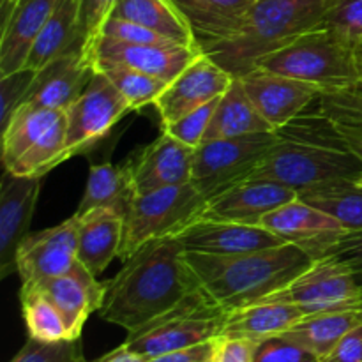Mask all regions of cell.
<instances>
[{
    "instance_id": "cell-47",
    "label": "cell",
    "mask_w": 362,
    "mask_h": 362,
    "mask_svg": "<svg viewBox=\"0 0 362 362\" xmlns=\"http://www.w3.org/2000/svg\"><path fill=\"white\" fill-rule=\"evenodd\" d=\"M354 60H356L357 76H359V83H362V41L354 48Z\"/></svg>"
},
{
    "instance_id": "cell-18",
    "label": "cell",
    "mask_w": 362,
    "mask_h": 362,
    "mask_svg": "<svg viewBox=\"0 0 362 362\" xmlns=\"http://www.w3.org/2000/svg\"><path fill=\"white\" fill-rule=\"evenodd\" d=\"M194 152L197 148L163 131L161 136L141 148L136 158L127 163L136 194L191 182Z\"/></svg>"
},
{
    "instance_id": "cell-1",
    "label": "cell",
    "mask_w": 362,
    "mask_h": 362,
    "mask_svg": "<svg viewBox=\"0 0 362 362\" xmlns=\"http://www.w3.org/2000/svg\"><path fill=\"white\" fill-rule=\"evenodd\" d=\"M106 285L103 320L129 332L172 310L186 296L200 288L187 262V251L177 235L163 237L141 246Z\"/></svg>"
},
{
    "instance_id": "cell-17",
    "label": "cell",
    "mask_w": 362,
    "mask_h": 362,
    "mask_svg": "<svg viewBox=\"0 0 362 362\" xmlns=\"http://www.w3.org/2000/svg\"><path fill=\"white\" fill-rule=\"evenodd\" d=\"M299 194L269 180H243L209 198L200 219L258 226L264 218Z\"/></svg>"
},
{
    "instance_id": "cell-40",
    "label": "cell",
    "mask_w": 362,
    "mask_h": 362,
    "mask_svg": "<svg viewBox=\"0 0 362 362\" xmlns=\"http://www.w3.org/2000/svg\"><path fill=\"white\" fill-rule=\"evenodd\" d=\"M101 37L115 39V41L131 42V45H179L172 39L144 27V25L133 23V21L122 20V18L112 16L105 23L101 30Z\"/></svg>"
},
{
    "instance_id": "cell-11",
    "label": "cell",
    "mask_w": 362,
    "mask_h": 362,
    "mask_svg": "<svg viewBox=\"0 0 362 362\" xmlns=\"http://www.w3.org/2000/svg\"><path fill=\"white\" fill-rule=\"evenodd\" d=\"M204 53L200 46L186 45H131L99 37L88 52L94 71L108 67H131L165 81H173L193 60Z\"/></svg>"
},
{
    "instance_id": "cell-33",
    "label": "cell",
    "mask_w": 362,
    "mask_h": 362,
    "mask_svg": "<svg viewBox=\"0 0 362 362\" xmlns=\"http://www.w3.org/2000/svg\"><path fill=\"white\" fill-rule=\"evenodd\" d=\"M20 303L28 338L45 343L71 339L62 313L37 283H21Z\"/></svg>"
},
{
    "instance_id": "cell-28",
    "label": "cell",
    "mask_w": 362,
    "mask_h": 362,
    "mask_svg": "<svg viewBox=\"0 0 362 362\" xmlns=\"http://www.w3.org/2000/svg\"><path fill=\"white\" fill-rule=\"evenodd\" d=\"M136 197L129 165L115 166L112 163H95L90 166L87 187L78 205L76 214L94 209H113L126 218L131 202Z\"/></svg>"
},
{
    "instance_id": "cell-9",
    "label": "cell",
    "mask_w": 362,
    "mask_h": 362,
    "mask_svg": "<svg viewBox=\"0 0 362 362\" xmlns=\"http://www.w3.org/2000/svg\"><path fill=\"white\" fill-rule=\"evenodd\" d=\"M131 108L105 73L95 71L83 94L66 110L67 140L64 159L83 156L103 140Z\"/></svg>"
},
{
    "instance_id": "cell-10",
    "label": "cell",
    "mask_w": 362,
    "mask_h": 362,
    "mask_svg": "<svg viewBox=\"0 0 362 362\" xmlns=\"http://www.w3.org/2000/svg\"><path fill=\"white\" fill-rule=\"evenodd\" d=\"M290 299L304 315L362 310V290L352 267L332 257L318 258L288 286Z\"/></svg>"
},
{
    "instance_id": "cell-37",
    "label": "cell",
    "mask_w": 362,
    "mask_h": 362,
    "mask_svg": "<svg viewBox=\"0 0 362 362\" xmlns=\"http://www.w3.org/2000/svg\"><path fill=\"white\" fill-rule=\"evenodd\" d=\"M322 25L356 48L362 41V0H334Z\"/></svg>"
},
{
    "instance_id": "cell-13",
    "label": "cell",
    "mask_w": 362,
    "mask_h": 362,
    "mask_svg": "<svg viewBox=\"0 0 362 362\" xmlns=\"http://www.w3.org/2000/svg\"><path fill=\"white\" fill-rule=\"evenodd\" d=\"M78 264V218L41 232L28 233L16 253L21 283H41L67 274Z\"/></svg>"
},
{
    "instance_id": "cell-7",
    "label": "cell",
    "mask_w": 362,
    "mask_h": 362,
    "mask_svg": "<svg viewBox=\"0 0 362 362\" xmlns=\"http://www.w3.org/2000/svg\"><path fill=\"white\" fill-rule=\"evenodd\" d=\"M205 204L207 197L194 186L193 180L136 194L124 219V240L119 258L126 262L147 243L177 235L180 230L200 219Z\"/></svg>"
},
{
    "instance_id": "cell-5",
    "label": "cell",
    "mask_w": 362,
    "mask_h": 362,
    "mask_svg": "<svg viewBox=\"0 0 362 362\" xmlns=\"http://www.w3.org/2000/svg\"><path fill=\"white\" fill-rule=\"evenodd\" d=\"M255 67L317 85L322 92H338L359 83L354 46L320 25L262 57Z\"/></svg>"
},
{
    "instance_id": "cell-45",
    "label": "cell",
    "mask_w": 362,
    "mask_h": 362,
    "mask_svg": "<svg viewBox=\"0 0 362 362\" xmlns=\"http://www.w3.org/2000/svg\"><path fill=\"white\" fill-rule=\"evenodd\" d=\"M216 341L218 339L200 343V345L194 346H187V349L182 350H175V352L163 354V356L152 357L147 362H209L214 356Z\"/></svg>"
},
{
    "instance_id": "cell-46",
    "label": "cell",
    "mask_w": 362,
    "mask_h": 362,
    "mask_svg": "<svg viewBox=\"0 0 362 362\" xmlns=\"http://www.w3.org/2000/svg\"><path fill=\"white\" fill-rule=\"evenodd\" d=\"M147 361H148L147 357L140 356V354L133 352V350L124 349V346L120 345L119 349L106 354L105 357H101V359H98L95 362H147Z\"/></svg>"
},
{
    "instance_id": "cell-20",
    "label": "cell",
    "mask_w": 362,
    "mask_h": 362,
    "mask_svg": "<svg viewBox=\"0 0 362 362\" xmlns=\"http://www.w3.org/2000/svg\"><path fill=\"white\" fill-rule=\"evenodd\" d=\"M177 237L187 253L202 255H240L286 244L281 237L262 225L251 226L211 219H197L180 230Z\"/></svg>"
},
{
    "instance_id": "cell-32",
    "label": "cell",
    "mask_w": 362,
    "mask_h": 362,
    "mask_svg": "<svg viewBox=\"0 0 362 362\" xmlns=\"http://www.w3.org/2000/svg\"><path fill=\"white\" fill-rule=\"evenodd\" d=\"M299 198L338 219L346 232L362 230V184L334 180L299 193Z\"/></svg>"
},
{
    "instance_id": "cell-16",
    "label": "cell",
    "mask_w": 362,
    "mask_h": 362,
    "mask_svg": "<svg viewBox=\"0 0 362 362\" xmlns=\"http://www.w3.org/2000/svg\"><path fill=\"white\" fill-rule=\"evenodd\" d=\"M42 177H20L6 170L0 184V279L14 274L16 253L30 233Z\"/></svg>"
},
{
    "instance_id": "cell-50",
    "label": "cell",
    "mask_w": 362,
    "mask_h": 362,
    "mask_svg": "<svg viewBox=\"0 0 362 362\" xmlns=\"http://www.w3.org/2000/svg\"><path fill=\"white\" fill-rule=\"evenodd\" d=\"M356 88H357V90H359L361 94H362V83H357V85H356Z\"/></svg>"
},
{
    "instance_id": "cell-8",
    "label": "cell",
    "mask_w": 362,
    "mask_h": 362,
    "mask_svg": "<svg viewBox=\"0 0 362 362\" xmlns=\"http://www.w3.org/2000/svg\"><path fill=\"white\" fill-rule=\"evenodd\" d=\"M278 134H244L205 141L194 152L193 182L209 198L240 182L274 147Z\"/></svg>"
},
{
    "instance_id": "cell-42",
    "label": "cell",
    "mask_w": 362,
    "mask_h": 362,
    "mask_svg": "<svg viewBox=\"0 0 362 362\" xmlns=\"http://www.w3.org/2000/svg\"><path fill=\"white\" fill-rule=\"evenodd\" d=\"M253 339L219 336L216 341L214 362H253Z\"/></svg>"
},
{
    "instance_id": "cell-34",
    "label": "cell",
    "mask_w": 362,
    "mask_h": 362,
    "mask_svg": "<svg viewBox=\"0 0 362 362\" xmlns=\"http://www.w3.org/2000/svg\"><path fill=\"white\" fill-rule=\"evenodd\" d=\"M101 73H105L108 80L115 85L117 90L122 94V98L129 105L131 112L154 105L159 95L168 87V81L152 76V74L141 73V71L131 69V67H108Z\"/></svg>"
},
{
    "instance_id": "cell-23",
    "label": "cell",
    "mask_w": 362,
    "mask_h": 362,
    "mask_svg": "<svg viewBox=\"0 0 362 362\" xmlns=\"http://www.w3.org/2000/svg\"><path fill=\"white\" fill-rule=\"evenodd\" d=\"M304 317V311L290 299L286 288H283L226 315L221 336L257 341L267 336L283 334Z\"/></svg>"
},
{
    "instance_id": "cell-19",
    "label": "cell",
    "mask_w": 362,
    "mask_h": 362,
    "mask_svg": "<svg viewBox=\"0 0 362 362\" xmlns=\"http://www.w3.org/2000/svg\"><path fill=\"white\" fill-rule=\"evenodd\" d=\"M94 73L83 46H74L35 73L34 83L23 103L66 112L83 94Z\"/></svg>"
},
{
    "instance_id": "cell-41",
    "label": "cell",
    "mask_w": 362,
    "mask_h": 362,
    "mask_svg": "<svg viewBox=\"0 0 362 362\" xmlns=\"http://www.w3.org/2000/svg\"><path fill=\"white\" fill-rule=\"evenodd\" d=\"M120 0H83V18H81V39L83 52L92 49L99 37L106 21L113 16Z\"/></svg>"
},
{
    "instance_id": "cell-6",
    "label": "cell",
    "mask_w": 362,
    "mask_h": 362,
    "mask_svg": "<svg viewBox=\"0 0 362 362\" xmlns=\"http://www.w3.org/2000/svg\"><path fill=\"white\" fill-rule=\"evenodd\" d=\"M226 315L228 313L200 286L161 317L129 332L122 346L152 359L212 341L223 334Z\"/></svg>"
},
{
    "instance_id": "cell-12",
    "label": "cell",
    "mask_w": 362,
    "mask_h": 362,
    "mask_svg": "<svg viewBox=\"0 0 362 362\" xmlns=\"http://www.w3.org/2000/svg\"><path fill=\"white\" fill-rule=\"evenodd\" d=\"M239 80L255 108L274 131L306 112L322 94L317 85L283 76L265 67H253Z\"/></svg>"
},
{
    "instance_id": "cell-39",
    "label": "cell",
    "mask_w": 362,
    "mask_h": 362,
    "mask_svg": "<svg viewBox=\"0 0 362 362\" xmlns=\"http://www.w3.org/2000/svg\"><path fill=\"white\" fill-rule=\"evenodd\" d=\"M37 71L23 67L20 71L0 76V126H6L9 122L11 115L20 105H23L28 90Z\"/></svg>"
},
{
    "instance_id": "cell-26",
    "label": "cell",
    "mask_w": 362,
    "mask_h": 362,
    "mask_svg": "<svg viewBox=\"0 0 362 362\" xmlns=\"http://www.w3.org/2000/svg\"><path fill=\"white\" fill-rule=\"evenodd\" d=\"M81 18L83 0H60L42 30L39 32L25 67L39 71L55 57L69 52L74 46H83Z\"/></svg>"
},
{
    "instance_id": "cell-4",
    "label": "cell",
    "mask_w": 362,
    "mask_h": 362,
    "mask_svg": "<svg viewBox=\"0 0 362 362\" xmlns=\"http://www.w3.org/2000/svg\"><path fill=\"white\" fill-rule=\"evenodd\" d=\"M334 0H257L230 37L205 49L239 78L267 53L324 23Z\"/></svg>"
},
{
    "instance_id": "cell-14",
    "label": "cell",
    "mask_w": 362,
    "mask_h": 362,
    "mask_svg": "<svg viewBox=\"0 0 362 362\" xmlns=\"http://www.w3.org/2000/svg\"><path fill=\"white\" fill-rule=\"evenodd\" d=\"M233 80L235 76L232 73H228L204 52L175 80L170 81L165 92L154 103L161 119V127L221 98Z\"/></svg>"
},
{
    "instance_id": "cell-3",
    "label": "cell",
    "mask_w": 362,
    "mask_h": 362,
    "mask_svg": "<svg viewBox=\"0 0 362 362\" xmlns=\"http://www.w3.org/2000/svg\"><path fill=\"white\" fill-rule=\"evenodd\" d=\"M202 288L226 313L286 288L315 262L293 244L240 255L187 253Z\"/></svg>"
},
{
    "instance_id": "cell-21",
    "label": "cell",
    "mask_w": 362,
    "mask_h": 362,
    "mask_svg": "<svg viewBox=\"0 0 362 362\" xmlns=\"http://www.w3.org/2000/svg\"><path fill=\"white\" fill-rule=\"evenodd\" d=\"M60 0H16L2 11L0 76L23 69L39 32Z\"/></svg>"
},
{
    "instance_id": "cell-53",
    "label": "cell",
    "mask_w": 362,
    "mask_h": 362,
    "mask_svg": "<svg viewBox=\"0 0 362 362\" xmlns=\"http://www.w3.org/2000/svg\"><path fill=\"white\" fill-rule=\"evenodd\" d=\"M357 92H359V90H357ZM359 94H361V92H359ZM361 95H362V94H361Z\"/></svg>"
},
{
    "instance_id": "cell-38",
    "label": "cell",
    "mask_w": 362,
    "mask_h": 362,
    "mask_svg": "<svg viewBox=\"0 0 362 362\" xmlns=\"http://www.w3.org/2000/svg\"><path fill=\"white\" fill-rule=\"evenodd\" d=\"M218 103L219 98L207 103V105L200 106V108L193 110V112L186 113V115L180 117L175 122L168 124V126H163V131L172 134L173 138H177V140L182 141V144L189 145V147L193 148H198L204 144L209 124H211L212 115H214L216 108H218Z\"/></svg>"
},
{
    "instance_id": "cell-27",
    "label": "cell",
    "mask_w": 362,
    "mask_h": 362,
    "mask_svg": "<svg viewBox=\"0 0 362 362\" xmlns=\"http://www.w3.org/2000/svg\"><path fill=\"white\" fill-rule=\"evenodd\" d=\"M274 131L267 120L258 113L251 99L247 98L239 78L233 80L228 90L219 98L218 108L209 124L205 141L221 140V138H237L244 134L269 133Z\"/></svg>"
},
{
    "instance_id": "cell-49",
    "label": "cell",
    "mask_w": 362,
    "mask_h": 362,
    "mask_svg": "<svg viewBox=\"0 0 362 362\" xmlns=\"http://www.w3.org/2000/svg\"><path fill=\"white\" fill-rule=\"evenodd\" d=\"M16 0H0V11H6L7 7H11Z\"/></svg>"
},
{
    "instance_id": "cell-36",
    "label": "cell",
    "mask_w": 362,
    "mask_h": 362,
    "mask_svg": "<svg viewBox=\"0 0 362 362\" xmlns=\"http://www.w3.org/2000/svg\"><path fill=\"white\" fill-rule=\"evenodd\" d=\"M253 362H322V359L285 334H276L255 341Z\"/></svg>"
},
{
    "instance_id": "cell-51",
    "label": "cell",
    "mask_w": 362,
    "mask_h": 362,
    "mask_svg": "<svg viewBox=\"0 0 362 362\" xmlns=\"http://www.w3.org/2000/svg\"><path fill=\"white\" fill-rule=\"evenodd\" d=\"M209 362H214V356H212V359H211V361H209Z\"/></svg>"
},
{
    "instance_id": "cell-52",
    "label": "cell",
    "mask_w": 362,
    "mask_h": 362,
    "mask_svg": "<svg viewBox=\"0 0 362 362\" xmlns=\"http://www.w3.org/2000/svg\"><path fill=\"white\" fill-rule=\"evenodd\" d=\"M359 184H362V179H361V180H359Z\"/></svg>"
},
{
    "instance_id": "cell-2",
    "label": "cell",
    "mask_w": 362,
    "mask_h": 362,
    "mask_svg": "<svg viewBox=\"0 0 362 362\" xmlns=\"http://www.w3.org/2000/svg\"><path fill=\"white\" fill-rule=\"evenodd\" d=\"M276 134L274 147L243 180H269L299 194L334 180L362 179V159L320 105L308 108Z\"/></svg>"
},
{
    "instance_id": "cell-48",
    "label": "cell",
    "mask_w": 362,
    "mask_h": 362,
    "mask_svg": "<svg viewBox=\"0 0 362 362\" xmlns=\"http://www.w3.org/2000/svg\"><path fill=\"white\" fill-rule=\"evenodd\" d=\"M350 267H352V271H354V276H356V281H357V285L361 286V290H362V262H359V264H354V265H350Z\"/></svg>"
},
{
    "instance_id": "cell-44",
    "label": "cell",
    "mask_w": 362,
    "mask_h": 362,
    "mask_svg": "<svg viewBox=\"0 0 362 362\" xmlns=\"http://www.w3.org/2000/svg\"><path fill=\"white\" fill-rule=\"evenodd\" d=\"M322 362H362V325L350 331Z\"/></svg>"
},
{
    "instance_id": "cell-24",
    "label": "cell",
    "mask_w": 362,
    "mask_h": 362,
    "mask_svg": "<svg viewBox=\"0 0 362 362\" xmlns=\"http://www.w3.org/2000/svg\"><path fill=\"white\" fill-rule=\"evenodd\" d=\"M78 218V262L94 276L119 257L124 240V216L113 209H94Z\"/></svg>"
},
{
    "instance_id": "cell-29",
    "label": "cell",
    "mask_w": 362,
    "mask_h": 362,
    "mask_svg": "<svg viewBox=\"0 0 362 362\" xmlns=\"http://www.w3.org/2000/svg\"><path fill=\"white\" fill-rule=\"evenodd\" d=\"M113 16L144 25L179 45L200 46L189 21L173 0H120Z\"/></svg>"
},
{
    "instance_id": "cell-35",
    "label": "cell",
    "mask_w": 362,
    "mask_h": 362,
    "mask_svg": "<svg viewBox=\"0 0 362 362\" xmlns=\"http://www.w3.org/2000/svg\"><path fill=\"white\" fill-rule=\"evenodd\" d=\"M11 362H88L81 352L80 339L45 343L28 338Z\"/></svg>"
},
{
    "instance_id": "cell-15",
    "label": "cell",
    "mask_w": 362,
    "mask_h": 362,
    "mask_svg": "<svg viewBox=\"0 0 362 362\" xmlns=\"http://www.w3.org/2000/svg\"><path fill=\"white\" fill-rule=\"evenodd\" d=\"M262 226L281 237L286 244L306 251L315 260L324 258L346 233L338 219L306 204L299 197L265 216Z\"/></svg>"
},
{
    "instance_id": "cell-31",
    "label": "cell",
    "mask_w": 362,
    "mask_h": 362,
    "mask_svg": "<svg viewBox=\"0 0 362 362\" xmlns=\"http://www.w3.org/2000/svg\"><path fill=\"white\" fill-rule=\"evenodd\" d=\"M359 325H362V310L329 311L308 315L283 334L306 346L324 361L336 349V345Z\"/></svg>"
},
{
    "instance_id": "cell-25",
    "label": "cell",
    "mask_w": 362,
    "mask_h": 362,
    "mask_svg": "<svg viewBox=\"0 0 362 362\" xmlns=\"http://www.w3.org/2000/svg\"><path fill=\"white\" fill-rule=\"evenodd\" d=\"M189 21L200 48L225 41L239 28L257 0H173Z\"/></svg>"
},
{
    "instance_id": "cell-30",
    "label": "cell",
    "mask_w": 362,
    "mask_h": 362,
    "mask_svg": "<svg viewBox=\"0 0 362 362\" xmlns=\"http://www.w3.org/2000/svg\"><path fill=\"white\" fill-rule=\"evenodd\" d=\"M62 115L64 110L41 108L30 103L18 106L9 122L2 127L4 170L20 161Z\"/></svg>"
},
{
    "instance_id": "cell-43",
    "label": "cell",
    "mask_w": 362,
    "mask_h": 362,
    "mask_svg": "<svg viewBox=\"0 0 362 362\" xmlns=\"http://www.w3.org/2000/svg\"><path fill=\"white\" fill-rule=\"evenodd\" d=\"M325 257H332L339 262L354 265L362 262V230L357 232H346L331 250L325 253ZM324 257V258H325Z\"/></svg>"
},
{
    "instance_id": "cell-22",
    "label": "cell",
    "mask_w": 362,
    "mask_h": 362,
    "mask_svg": "<svg viewBox=\"0 0 362 362\" xmlns=\"http://www.w3.org/2000/svg\"><path fill=\"white\" fill-rule=\"evenodd\" d=\"M48 299L59 308L67 324L71 339H80L85 322L94 311L101 310L106 296V285L99 283L80 262L73 271L57 278L37 283Z\"/></svg>"
}]
</instances>
